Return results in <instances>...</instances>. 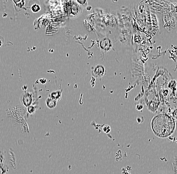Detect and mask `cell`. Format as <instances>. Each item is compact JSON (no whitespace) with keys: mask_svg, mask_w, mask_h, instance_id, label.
<instances>
[{"mask_svg":"<svg viewBox=\"0 0 177 174\" xmlns=\"http://www.w3.org/2000/svg\"><path fill=\"white\" fill-rule=\"evenodd\" d=\"M152 128L155 134L160 137H165L171 134L174 129V122L167 114H159L153 118Z\"/></svg>","mask_w":177,"mask_h":174,"instance_id":"obj_1","label":"cell"},{"mask_svg":"<svg viewBox=\"0 0 177 174\" xmlns=\"http://www.w3.org/2000/svg\"><path fill=\"white\" fill-rule=\"evenodd\" d=\"M20 102L23 107L27 108L32 105L33 102V96L32 93L24 91L20 96Z\"/></svg>","mask_w":177,"mask_h":174,"instance_id":"obj_2","label":"cell"},{"mask_svg":"<svg viewBox=\"0 0 177 174\" xmlns=\"http://www.w3.org/2000/svg\"><path fill=\"white\" fill-rule=\"evenodd\" d=\"M105 68L102 65H97L92 68V75L95 78H101L105 75Z\"/></svg>","mask_w":177,"mask_h":174,"instance_id":"obj_3","label":"cell"},{"mask_svg":"<svg viewBox=\"0 0 177 174\" xmlns=\"http://www.w3.org/2000/svg\"><path fill=\"white\" fill-rule=\"evenodd\" d=\"M100 47L104 52L110 51L112 48V44L111 40L108 38H104L101 40L100 42Z\"/></svg>","mask_w":177,"mask_h":174,"instance_id":"obj_4","label":"cell"},{"mask_svg":"<svg viewBox=\"0 0 177 174\" xmlns=\"http://www.w3.org/2000/svg\"><path fill=\"white\" fill-rule=\"evenodd\" d=\"M62 93H63V90L54 91L51 92L49 94L48 97L58 101H60L62 98Z\"/></svg>","mask_w":177,"mask_h":174,"instance_id":"obj_5","label":"cell"},{"mask_svg":"<svg viewBox=\"0 0 177 174\" xmlns=\"http://www.w3.org/2000/svg\"><path fill=\"white\" fill-rule=\"evenodd\" d=\"M46 104L47 107L50 109H53L55 108L57 105V101L51 98H48L46 101Z\"/></svg>","mask_w":177,"mask_h":174,"instance_id":"obj_6","label":"cell"},{"mask_svg":"<svg viewBox=\"0 0 177 174\" xmlns=\"http://www.w3.org/2000/svg\"><path fill=\"white\" fill-rule=\"evenodd\" d=\"M10 154V163L12 166L13 167L14 169L16 168V160H15V154L13 151H10L9 152Z\"/></svg>","mask_w":177,"mask_h":174,"instance_id":"obj_7","label":"cell"},{"mask_svg":"<svg viewBox=\"0 0 177 174\" xmlns=\"http://www.w3.org/2000/svg\"><path fill=\"white\" fill-rule=\"evenodd\" d=\"M36 110H37L36 107L35 106H33L32 105H30V106H29L27 108V112L29 114H34L36 112Z\"/></svg>","mask_w":177,"mask_h":174,"instance_id":"obj_8","label":"cell"},{"mask_svg":"<svg viewBox=\"0 0 177 174\" xmlns=\"http://www.w3.org/2000/svg\"><path fill=\"white\" fill-rule=\"evenodd\" d=\"M40 9L41 8L40 7V6L37 4H35L33 5L31 7V10L34 13H37L39 12L40 10Z\"/></svg>","mask_w":177,"mask_h":174,"instance_id":"obj_9","label":"cell"},{"mask_svg":"<svg viewBox=\"0 0 177 174\" xmlns=\"http://www.w3.org/2000/svg\"><path fill=\"white\" fill-rule=\"evenodd\" d=\"M103 130L104 132L105 133H109L111 131V128L109 126V125H105L103 128Z\"/></svg>","mask_w":177,"mask_h":174,"instance_id":"obj_10","label":"cell"},{"mask_svg":"<svg viewBox=\"0 0 177 174\" xmlns=\"http://www.w3.org/2000/svg\"><path fill=\"white\" fill-rule=\"evenodd\" d=\"M77 2L82 6H86L87 4V0H76Z\"/></svg>","mask_w":177,"mask_h":174,"instance_id":"obj_11","label":"cell"}]
</instances>
